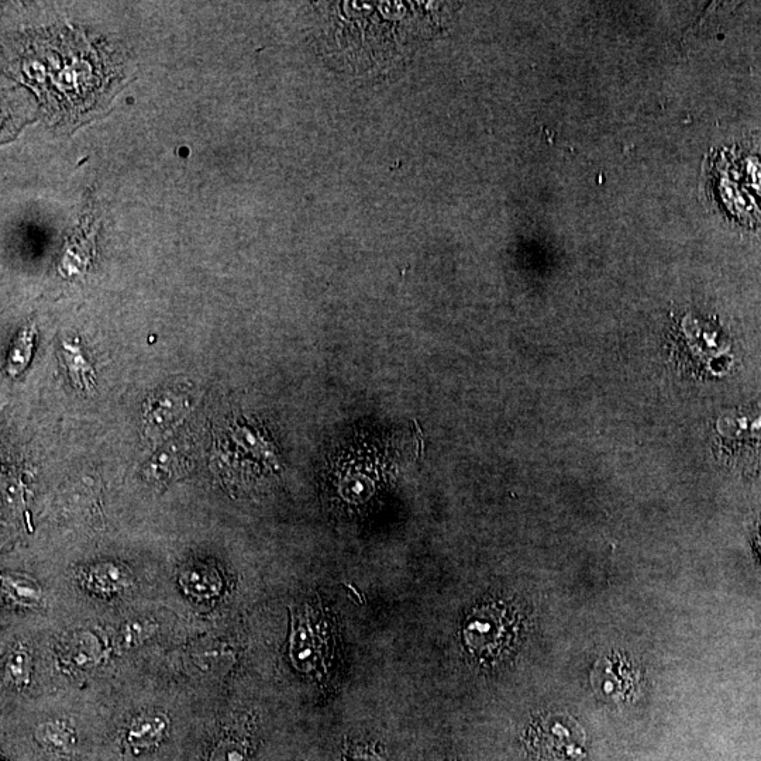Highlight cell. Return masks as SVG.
<instances>
[{"label":"cell","instance_id":"obj_1","mask_svg":"<svg viewBox=\"0 0 761 761\" xmlns=\"http://www.w3.org/2000/svg\"><path fill=\"white\" fill-rule=\"evenodd\" d=\"M711 170L723 172L739 181H747L749 187L725 208L733 218L742 222H761V210L756 202V198L761 201V154L754 153V150L723 148L712 157Z\"/></svg>","mask_w":761,"mask_h":761},{"label":"cell","instance_id":"obj_2","mask_svg":"<svg viewBox=\"0 0 761 761\" xmlns=\"http://www.w3.org/2000/svg\"><path fill=\"white\" fill-rule=\"evenodd\" d=\"M526 745L539 761H578L585 756L584 730L566 715H550L533 723Z\"/></svg>","mask_w":761,"mask_h":761},{"label":"cell","instance_id":"obj_3","mask_svg":"<svg viewBox=\"0 0 761 761\" xmlns=\"http://www.w3.org/2000/svg\"><path fill=\"white\" fill-rule=\"evenodd\" d=\"M591 680L595 692L616 704L629 701L640 683L637 668L621 654L602 657L595 664Z\"/></svg>","mask_w":761,"mask_h":761},{"label":"cell","instance_id":"obj_4","mask_svg":"<svg viewBox=\"0 0 761 761\" xmlns=\"http://www.w3.org/2000/svg\"><path fill=\"white\" fill-rule=\"evenodd\" d=\"M508 639V622L504 609L482 608L475 612L466 626L467 645L474 652L491 654L505 645Z\"/></svg>","mask_w":761,"mask_h":761},{"label":"cell","instance_id":"obj_5","mask_svg":"<svg viewBox=\"0 0 761 761\" xmlns=\"http://www.w3.org/2000/svg\"><path fill=\"white\" fill-rule=\"evenodd\" d=\"M311 615L299 614L294 618L291 636V659L302 671H312L322 666L325 659V637L319 626L311 621Z\"/></svg>","mask_w":761,"mask_h":761},{"label":"cell","instance_id":"obj_6","mask_svg":"<svg viewBox=\"0 0 761 761\" xmlns=\"http://www.w3.org/2000/svg\"><path fill=\"white\" fill-rule=\"evenodd\" d=\"M189 408V395L185 389L171 388L160 392L148 405L147 428L151 432H163L174 426Z\"/></svg>","mask_w":761,"mask_h":761},{"label":"cell","instance_id":"obj_7","mask_svg":"<svg viewBox=\"0 0 761 761\" xmlns=\"http://www.w3.org/2000/svg\"><path fill=\"white\" fill-rule=\"evenodd\" d=\"M168 721L163 715L146 714L134 719L127 732V743L134 752L151 749L164 739Z\"/></svg>","mask_w":761,"mask_h":761},{"label":"cell","instance_id":"obj_8","mask_svg":"<svg viewBox=\"0 0 761 761\" xmlns=\"http://www.w3.org/2000/svg\"><path fill=\"white\" fill-rule=\"evenodd\" d=\"M61 357L72 385L79 391L91 392L95 388V371L81 346L74 342H64L61 346Z\"/></svg>","mask_w":761,"mask_h":761},{"label":"cell","instance_id":"obj_9","mask_svg":"<svg viewBox=\"0 0 761 761\" xmlns=\"http://www.w3.org/2000/svg\"><path fill=\"white\" fill-rule=\"evenodd\" d=\"M34 340H36V329L33 326H26L17 334L6 361V373L9 377H19L26 370L27 365L32 361Z\"/></svg>","mask_w":761,"mask_h":761},{"label":"cell","instance_id":"obj_10","mask_svg":"<svg viewBox=\"0 0 761 761\" xmlns=\"http://www.w3.org/2000/svg\"><path fill=\"white\" fill-rule=\"evenodd\" d=\"M36 738L41 745L53 752L67 753L75 746L74 730L64 723H44L36 732Z\"/></svg>","mask_w":761,"mask_h":761},{"label":"cell","instance_id":"obj_11","mask_svg":"<svg viewBox=\"0 0 761 761\" xmlns=\"http://www.w3.org/2000/svg\"><path fill=\"white\" fill-rule=\"evenodd\" d=\"M5 591L10 598L22 605H37L41 598V592L36 584L26 578L5 577Z\"/></svg>","mask_w":761,"mask_h":761},{"label":"cell","instance_id":"obj_12","mask_svg":"<svg viewBox=\"0 0 761 761\" xmlns=\"http://www.w3.org/2000/svg\"><path fill=\"white\" fill-rule=\"evenodd\" d=\"M6 674L10 683L16 685H26L30 678V654L27 650H13L10 654L8 663H6Z\"/></svg>","mask_w":761,"mask_h":761},{"label":"cell","instance_id":"obj_13","mask_svg":"<svg viewBox=\"0 0 761 761\" xmlns=\"http://www.w3.org/2000/svg\"><path fill=\"white\" fill-rule=\"evenodd\" d=\"M91 580L101 583L99 587L105 588V583H108V590H117L120 585L129 583V575L120 566L103 564V566L95 567L91 573Z\"/></svg>","mask_w":761,"mask_h":761},{"label":"cell","instance_id":"obj_14","mask_svg":"<svg viewBox=\"0 0 761 761\" xmlns=\"http://www.w3.org/2000/svg\"><path fill=\"white\" fill-rule=\"evenodd\" d=\"M209 761H247L246 747L239 740H223L210 754Z\"/></svg>","mask_w":761,"mask_h":761},{"label":"cell","instance_id":"obj_15","mask_svg":"<svg viewBox=\"0 0 761 761\" xmlns=\"http://www.w3.org/2000/svg\"><path fill=\"white\" fill-rule=\"evenodd\" d=\"M343 761H384L380 754L370 746H347L344 749Z\"/></svg>","mask_w":761,"mask_h":761}]
</instances>
